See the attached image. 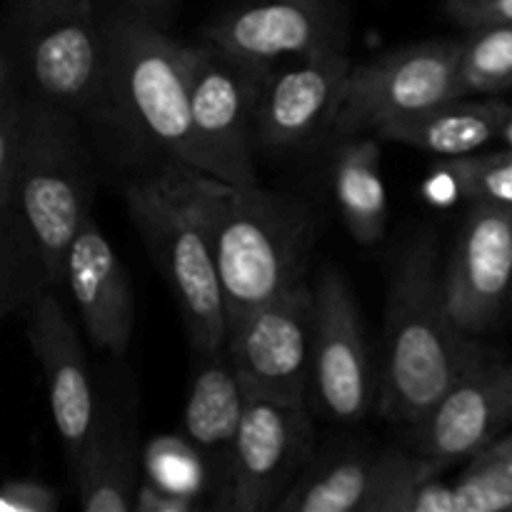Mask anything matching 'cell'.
Listing matches in <instances>:
<instances>
[{
	"mask_svg": "<svg viewBox=\"0 0 512 512\" xmlns=\"http://www.w3.org/2000/svg\"><path fill=\"white\" fill-rule=\"evenodd\" d=\"M460 48L463 40L415 43L353 68L330 130L345 138L375 133L390 120L458 100Z\"/></svg>",
	"mask_w": 512,
	"mask_h": 512,
	"instance_id": "ba28073f",
	"label": "cell"
},
{
	"mask_svg": "<svg viewBox=\"0 0 512 512\" xmlns=\"http://www.w3.org/2000/svg\"><path fill=\"white\" fill-rule=\"evenodd\" d=\"M315 293L293 285L245 315L228 333V353L245 393L308 408L313 388Z\"/></svg>",
	"mask_w": 512,
	"mask_h": 512,
	"instance_id": "9c48e42d",
	"label": "cell"
},
{
	"mask_svg": "<svg viewBox=\"0 0 512 512\" xmlns=\"http://www.w3.org/2000/svg\"><path fill=\"white\" fill-rule=\"evenodd\" d=\"M80 508L85 512H130L138 495V453L133 435L118 418L98 420L75 460Z\"/></svg>",
	"mask_w": 512,
	"mask_h": 512,
	"instance_id": "ffe728a7",
	"label": "cell"
},
{
	"mask_svg": "<svg viewBox=\"0 0 512 512\" xmlns=\"http://www.w3.org/2000/svg\"><path fill=\"white\" fill-rule=\"evenodd\" d=\"M313 458L308 408H290L248 395L235 443L228 508L233 512L278 510Z\"/></svg>",
	"mask_w": 512,
	"mask_h": 512,
	"instance_id": "8fae6325",
	"label": "cell"
},
{
	"mask_svg": "<svg viewBox=\"0 0 512 512\" xmlns=\"http://www.w3.org/2000/svg\"><path fill=\"white\" fill-rule=\"evenodd\" d=\"M310 218L303 203L253 185L225 183L215 210V255L228 333L245 315L303 283Z\"/></svg>",
	"mask_w": 512,
	"mask_h": 512,
	"instance_id": "5b68a950",
	"label": "cell"
},
{
	"mask_svg": "<svg viewBox=\"0 0 512 512\" xmlns=\"http://www.w3.org/2000/svg\"><path fill=\"white\" fill-rule=\"evenodd\" d=\"M183 415V435L203 463V483L213 508H228L235 443L243 425L248 393L228 348L200 355Z\"/></svg>",
	"mask_w": 512,
	"mask_h": 512,
	"instance_id": "e0dca14e",
	"label": "cell"
},
{
	"mask_svg": "<svg viewBox=\"0 0 512 512\" xmlns=\"http://www.w3.org/2000/svg\"><path fill=\"white\" fill-rule=\"evenodd\" d=\"M453 488L458 512L512 510V435L475 453Z\"/></svg>",
	"mask_w": 512,
	"mask_h": 512,
	"instance_id": "cb8c5ba5",
	"label": "cell"
},
{
	"mask_svg": "<svg viewBox=\"0 0 512 512\" xmlns=\"http://www.w3.org/2000/svg\"><path fill=\"white\" fill-rule=\"evenodd\" d=\"M28 338L43 370L55 430L70 458L78 460L98 425V408L90 385L88 355L53 290L43 288L30 303Z\"/></svg>",
	"mask_w": 512,
	"mask_h": 512,
	"instance_id": "2e32d148",
	"label": "cell"
},
{
	"mask_svg": "<svg viewBox=\"0 0 512 512\" xmlns=\"http://www.w3.org/2000/svg\"><path fill=\"white\" fill-rule=\"evenodd\" d=\"M90 158L68 108L28 98L18 218L43 285L65 283V260L90 218Z\"/></svg>",
	"mask_w": 512,
	"mask_h": 512,
	"instance_id": "277c9868",
	"label": "cell"
},
{
	"mask_svg": "<svg viewBox=\"0 0 512 512\" xmlns=\"http://www.w3.org/2000/svg\"><path fill=\"white\" fill-rule=\"evenodd\" d=\"M333 190L340 215L358 243L370 245L383 238L388 223V193L380 170V148L373 138L350 140L338 150Z\"/></svg>",
	"mask_w": 512,
	"mask_h": 512,
	"instance_id": "44dd1931",
	"label": "cell"
},
{
	"mask_svg": "<svg viewBox=\"0 0 512 512\" xmlns=\"http://www.w3.org/2000/svg\"><path fill=\"white\" fill-rule=\"evenodd\" d=\"M203 38L243 63L270 70L283 58L343 48L345 13L340 0H235Z\"/></svg>",
	"mask_w": 512,
	"mask_h": 512,
	"instance_id": "30bf717a",
	"label": "cell"
},
{
	"mask_svg": "<svg viewBox=\"0 0 512 512\" xmlns=\"http://www.w3.org/2000/svg\"><path fill=\"white\" fill-rule=\"evenodd\" d=\"M505 103L498 100H448L423 113L390 120L375 130L380 140L410 145L440 158H463L498 138Z\"/></svg>",
	"mask_w": 512,
	"mask_h": 512,
	"instance_id": "d6986e66",
	"label": "cell"
},
{
	"mask_svg": "<svg viewBox=\"0 0 512 512\" xmlns=\"http://www.w3.org/2000/svg\"><path fill=\"white\" fill-rule=\"evenodd\" d=\"M350 70L345 48L318 50L293 58L288 68H270L255 110L258 148H295L330 128Z\"/></svg>",
	"mask_w": 512,
	"mask_h": 512,
	"instance_id": "4fadbf2b",
	"label": "cell"
},
{
	"mask_svg": "<svg viewBox=\"0 0 512 512\" xmlns=\"http://www.w3.org/2000/svg\"><path fill=\"white\" fill-rule=\"evenodd\" d=\"M485 3H490V0H445V8H448V13L453 15L458 23H463L470 13L483 8Z\"/></svg>",
	"mask_w": 512,
	"mask_h": 512,
	"instance_id": "f546056e",
	"label": "cell"
},
{
	"mask_svg": "<svg viewBox=\"0 0 512 512\" xmlns=\"http://www.w3.org/2000/svg\"><path fill=\"white\" fill-rule=\"evenodd\" d=\"M445 293L455 323L478 338L503 313L512 295V215L470 203L445 268Z\"/></svg>",
	"mask_w": 512,
	"mask_h": 512,
	"instance_id": "9a60e30c",
	"label": "cell"
},
{
	"mask_svg": "<svg viewBox=\"0 0 512 512\" xmlns=\"http://www.w3.org/2000/svg\"><path fill=\"white\" fill-rule=\"evenodd\" d=\"M58 505V493L35 480H10L0 490V508L5 512H53Z\"/></svg>",
	"mask_w": 512,
	"mask_h": 512,
	"instance_id": "484cf974",
	"label": "cell"
},
{
	"mask_svg": "<svg viewBox=\"0 0 512 512\" xmlns=\"http://www.w3.org/2000/svg\"><path fill=\"white\" fill-rule=\"evenodd\" d=\"M190 105L205 173L235 188L260 185L253 150L255 110L268 70L243 63L213 43L188 45Z\"/></svg>",
	"mask_w": 512,
	"mask_h": 512,
	"instance_id": "52a82bcc",
	"label": "cell"
},
{
	"mask_svg": "<svg viewBox=\"0 0 512 512\" xmlns=\"http://www.w3.org/2000/svg\"><path fill=\"white\" fill-rule=\"evenodd\" d=\"M512 23V0H490L483 8H478L475 13H470L463 20V28H483V25H503Z\"/></svg>",
	"mask_w": 512,
	"mask_h": 512,
	"instance_id": "83f0119b",
	"label": "cell"
},
{
	"mask_svg": "<svg viewBox=\"0 0 512 512\" xmlns=\"http://www.w3.org/2000/svg\"><path fill=\"white\" fill-rule=\"evenodd\" d=\"M488 355L450 313L438 243L430 233L418 235L390 280L380 380L385 418L418 428L440 398Z\"/></svg>",
	"mask_w": 512,
	"mask_h": 512,
	"instance_id": "6da1fadb",
	"label": "cell"
},
{
	"mask_svg": "<svg viewBox=\"0 0 512 512\" xmlns=\"http://www.w3.org/2000/svg\"><path fill=\"white\" fill-rule=\"evenodd\" d=\"M370 453H340L310 463L280 500V512H365L375 478Z\"/></svg>",
	"mask_w": 512,
	"mask_h": 512,
	"instance_id": "7402d4cb",
	"label": "cell"
},
{
	"mask_svg": "<svg viewBox=\"0 0 512 512\" xmlns=\"http://www.w3.org/2000/svg\"><path fill=\"white\" fill-rule=\"evenodd\" d=\"M223 180L170 160L125 185V203L168 280L195 355L228 348V310L215 255V210Z\"/></svg>",
	"mask_w": 512,
	"mask_h": 512,
	"instance_id": "7a4b0ae2",
	"label": "cell"
},
{
	"mask_svg": "<svg viewBox=\"0 0 512 512\" xmlns=\"http://www.w3.org/2000/svg\"><path fill=\"white\" fill-rule=\"evenodd\" d=\"M198 505V493L168 488L158 480H143L135 495V510L140 512H193L198 510Z\"/></svg>",
	"mask_w": 512,
	"mask_h": 512,
	"instance_id": "4316f807",
	"label": "cell"
},
{
	"mask_svg": "<svg viewBox=\"0 0 512 512\" xmlns=\"http://www.w3.org/2000/svg\"><path fill=\"white\" fill-rule=\"evenodd\" d=\"M512 425V360L490 353L418 425V453L440 468L470 460Z\"/></svg>",
	"mask_w": 512,
	"mask_h": 512,
	"instance_id": "5bb4252c",
	"label": "cell"
},
{
	"mask_svg": "<svg viewBox=\"0 0 512 512\" xmlns=\"http://www.w3.org/2000/svg\"><path fill=\"white\" fill-rule=\"evenodd\" d=\"M65 283L90 343L110 355L128 353L135 323L133 290L125 265L93 215L70 245Z\"/></svg>",
	"mask_w": 512,
	"mask_h": 512,
	"instance_id": "ac0fdd59",
	"label": "cell"
},
{
	"mask_svg": "<svg viewBox=\"0 0 512 512\" xmlns=\"http://www.w3.org/2000/svg\"><path fill=\"white\" fill-rule=\"evenodd\" d=\"M498 138L503 140V143H505V148L512 150V105H505L503 120H500Z\"/></svg>",
	"mask_w": 512,
	"mask_h": 512,
	"instance_id": "4dcf8cb0",
	"label": "cell"
},
{
	"mask_svg": "<svg viewBox=\"0 0 512 512\" xmlns=\"http://www.w3.org/2000/svg\"><path fill=\"white\" fill-rule=\"evenodd\" d=\"M35 95L68 110L108 108V43L93 0H10Z\"/></svg>",
	"mask_w": 512,
	"mask_h": 512,
	"instance_id": "8992f818",
	"label": "cell"
},
{
	"mask_svg": "<svg viewBox=\"0 0 512 512\" xmlns=\"http://www.w3.org/2000/svg\"><path fill=\"white\" fill-rule=\"evenodd\" d=\"M313 398L328 418L355 423L373 400L363 315L348 280L325 268L315 280Z\"/></svg>",
	"mask_w": 512,
	"mask_h": 512,
	"instance_id": "7c38bea8",
	"label": "cell"
},
{
	"mask_svg": "<svg viewBox=\"0 0 512 512\" xmlns=\"http://www.w3.org/2000/svg\"><path fill=\"white\" fill-rule=\"evenodd\" d=\"M123 8L155 25H168L173 18L175 0H123Z\"/></svg>",
	"mask_w": 512,
	"mask_h": 512,
	"instance_id": "f1b7e54d",
	"label": "cell"
},
{
	"mask_svg": "<svg viewBox=\"0 0 512 512\" xmlns=\"http://www.w3.org/2000/svg\"><path fill=\"white\" fill-rule=\"evenodd\" d=\"M108 108L128 133L158 145L170 160L205 173L190 105L188 45L128 8L105 20Z\"/></svg>",
	"mask_w": 512,
	"mask_h": 512,
	"instance_id": "3957f363",
	"label": "cell"
},
{
	"mask_svg": "<svg viewBox=\"0 0 512 512\" xmlns=\"http://www.w3.org/2000/svg\"><path fill=\"white\" fill-rule=\"evenodd\" d=\"M443 170L470 203H488L512 215V150L450 158Z\"/></svg>",
	"mask_w": 512,
	"mask_h": 512,
	"instance_id": "d4e9b609",
	"label": "cell"
},
{
	"mask_svg": "<svg viewBox=\"0 0 512 512\" xmlns=\"http://www.w3.org/2000/svg\"><path fill=\"white\" fill-rule=\"evenodd\" d=\"M512 85V23L470 30L458 60V95H490Z\"/></svg>",
	"mask_w": 512,
	"mask_h": 512,
	"instance_id": "603a6c76",
	"label": "cell"
}]
</instances>
